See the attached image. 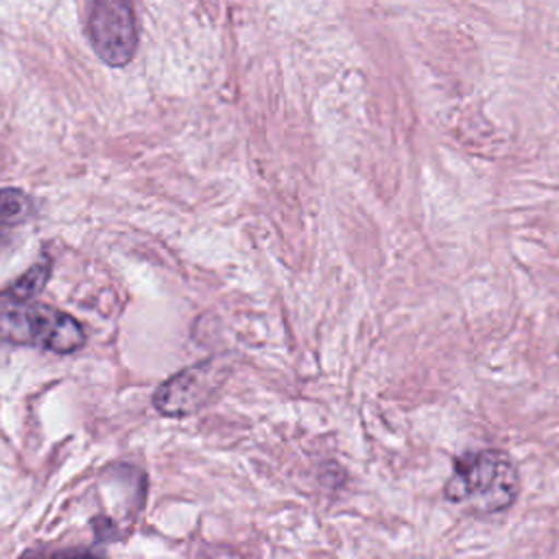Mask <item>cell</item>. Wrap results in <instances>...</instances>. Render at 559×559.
Here are the masks:
<instances>
[{
  "mask_svg": "<svg viewBox=\"0 0 559 559\" xmlns=\"http://www.w3.org/2000/svg\"><path fill=\"white\" fill-rule=\"evenodd\" d=\"M50 269L52 266L48 260H39L26 273H22L7 290L0 293V301H31L46 286L50 277Z\"/></svg>",
  "mask_w": 559,
  "mask_h": 559,
  "instance_id": "5b68a950",
  "label": "cell"
},
{
  "mask_svg": "<svg viewBox=\"0 0 559 559\" xmlns=\"http://www.w3.org/2000/svg\"><path fill=\"white\" fill-rule=\"evenodd\" d=\"M87 35L109 66H127L138 46V26L129 0H90Z\"/></svg>",
  "mask_w": 559,
  "mask_h": 559,
  "instance_id": "3957f363",
  "label": "cell"
},
{
  "mask_svg": "<svg viewBox=\"0 0 559 559\" xmlns=\"http://www.w3.org/2000/svg\"><path fill=\"white\" fill-rule=\"evenodd\" d=\"M225 369L218 360L197 362L164 380L153 393V406L168 417H186L197 413L221 386Z\"/></svg>",
  "mask_w": 559,
  "mask_h": 559,
  "instance_id": "277c9868",
  "label": "cell"
},
{
  "mask_svg": "<svg viewBox=\"0 0 559 559\" xmlns=\"http://www.w3.org/2000/svg\"><path fill=\"white\" fill-rule=\"evenodd\" d=\"M518 496V474L504 452L483 450L456 461L445 498L474 513L507 509Z\"/></svg>",
  "mask_w": 559,
  "mask_h": 559,
  "instance_id": "6da1fadb",
  "label": "cell"
},
{
  "mask_svg": "<svg viewBox=\"0 0 559 559\" xmlns=\"http://www.w3.org/2000/svg\"><path fill=\"white\" fill-rule=\"evenodd\" d=\"M0 338L55 354H72L85 345V330L74 317L52 306L0 301Z\"/></svg>",
  "mask_w": 559,
  "mask_h": 559,
  "instance_id": "7a4b0ae2",
  "label": "cell"
},
{
  "mask_svg": "<svg viewBox=\"0 0 559 559\" xmlns=\"http://www.w3.org/2000/svg\"><path fill=\"white\" fill-rule=\"evenodd\" d=\"M33 214L31 197L20 188H0V227L17 225Z\"/></svg>",
  "mask_w": 559,
  "mask_h": 559,
  "instance_id": "8992f818",
  "label": "cell"
}]
</instances>
